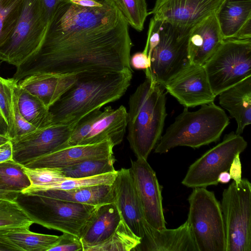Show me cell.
Segmentation results:
<instances>
[{
    "instance_id": "d6a6232c",
    "label": "cell",
    "mask_w": 251,
    "mask_h": 251,
    "mask_svg": "<svg viewBox=\"0 0 251 251\" xmlns=\"http://www.w3.org/2000/svg\"><path fill=\"white\" fill-rule=\"evenodd\" d=\"M128 25L138 31L144 29L149 13L146 0H112Z\"/></svg>"
},
{
    "instance_id": "bcb514c9",
    "label": "cell",
    "mask_w": 251,
    "mask_h": 251,
    "mask_svg": "<svg viewBox=\"0 0 251 251\" xmlns=\"http://www.w3.org/2000/svg\"><path fill=\"white\" fill-rule=\"evenodd\" d=\"M231 179L230 174L228 171H224L221 172L218 177V181L222 183H227Z\"/></svg>"
},
{
    "instance_id": "4fadbf2b",
    "label": "cell",
    "mask_w": 251,
    "mask_h": 251,
    "mask_svg": "<svg viewBox=\"0 0 251 251\" xmlns=\"http://www.w3.org/2000/svg\"><path fill=\"white\" fill-rule=\"evenodd\" d=\"M224 0H156L149 15L172 25L181 37L209 16L215 14Z\"/></svg>"
},
{
    "instance_id": "7bdbcfd3",
    "label": "cell",
    "mask_w": 251,
    "mask_h": 251,
    "mask_svg": "<svg viewBox=\"0 0 251 251\" xmlns=\"http://www.w3.org/2000/svg\"><path fill=\"white\" fill-rule=\"evenodd\" d=\"M63 0H42L47 18L49 21L58 3Z\"/></svg>"
},
{
    "instance_id": "8d00e7d4",
    "label": "cell",
    "mask_w": 251,
    "mask_h": 251,
    "mask_svg": "<svg viewBox=\"0 0 251 251\" xmlns=\"http://www.w3.org/2000/svg\"><path fill=\"white\" fill-rule=\"evenodd\" d=\"M83 251L80 238L74 234L64 232L48 251Z\"/></svg>"
},
{
    "instance_id": "1f68e13d",
    "label": "cell",
    "mask_w": 251,
    "mask_h": 251,
    "mask_svg": "<svg viewBox=\"0 0 251 251\" xmlns=\"http://www.w3.org/2000/svg\"><path fill=\"white\" fill-rule=\"evenodd\" d=\"M18 83L13 78L0 76V112L8 127V137L10 140L15 137L14 101L15 88Z\"/></svg>"
},
{
    "instance_id": "5b68a950",
    "label": "cell",
    "mask_w": 251,
    "mask_h": 251,
    "mask_svg": "<svg viewBox=\"0 0 251 251\" xmlns=\"http://www.w3.org/2000/svg\"><path fill=\"white\" fill-rule=\"evenodd\" d=\"M15 201L33 223L79 237L98 206L22 192Z\"/></svg>"
},
{
    "instance_id": "e0dca14e",
    "label": "cell",
    "mask_w": 251,
    "mask_h": 251,
    "mask_svg": "<svg viewBox=\"0 0 251 251\" xmlns=\"http://www.w3.org/2000/svg\"><path fill=\"white\" fill-rule=\"evenodd\" d=\"M112 186L114 203L122 219L136 236L141 238L146 221L129 169L122 168L117 171Z\"/></svg>"
},
{
    "instance_id": "8fae6325",
    "label": "cell",
    "mask_w": 251,
    "mask_h": 251,
    "mask_svg": "<svg viewBox=\"0 0 251 251\" xmlns=\"http://www.w3.org/2000/svg\"><path fill=\"white\" fill-rule=\"evenodd\" d=\"M188 36L181 37L170 24L161 22L160 41L153 50L146 78L164 87L190 65L188 57Z\"/></svg>"
},
{
    "instance_id": "ee69618b",
    "label": "cell",
    "mask_w": 251,
    "mask_h": 251,
    "mask_svg": "<svg viewBox=\"0 0 251 251\" xmlns=\"http://www.w3.org/2000/svg\"><path fill=\"white\" fill-rule=\"evenodd\" d=\"M71 2L83 7H97L102 5L103 0H69Z\"/></svg>"
},
{
    "instance_id": "74e56055",
    "label": "cell",
    "mask_w": 251,
    "mask_h": 251,
    "mask_svg": "<svg viewBox=\"0 0 251 251\" xmlns=\"http://www.w3.org/2000/svg\"><path fill=\"white\" fill-rule=\"evenodd\" d=\"M14 119L15 128V137L13 140H11V141H17L37 129L34 126L27 122L20 113L17 105L15 88L14 101Z\"/></svg>"
},
{
    "instance_id": "cb8c5ba5",
    "label": "cell",
    "mask_w": 251,
    "mask_h": 251,
    "mask_svg": "<svg viewBox=\"0 0 251 251\" xmlns=\"http://www.w3.org/2000/svg\"><path fill=\"white\" fill-rule=\"evenodd\" d=\"M219 104L236 121L235 133L240 135L251 123V76L222 92Z\"/></svg>"
},
{
    "instance_id": "83f0119b",
    "label": "cell",
    "mask_w": 251,
    "mask_h": 251,
    "mask_svg": "<svg viewBox=\"0 0 251 251\" xmlns=\"http://www.w3.org/2000/svg\"><path fill=\"white\" fill-rule=\"evenodd\" d=\"M113 155L104 158L88 159L61 168L66 178H75L97 176L116 171Z\"/></svg>"
},
{
    "instance_id": "ba28073f",
    "label": "cell",
    "mask_w": 251,
    "mask_h": 251,
    "mask_svg": "<svg viewBox=\"0 0 251 251\" xmlns=\"http://www.w3.org/2000/svg\"><path fill=\"white\" fill-rule=\"evenodd\" d=\"M48 23L42 0H25L14 30L0 47V60L18 66L38 49Z\"/></svg>"
},
{
    "instance_id": "f6af8a7d",
    "label": "cell",
    "mask_w": 251,
    "mask_h": 251,
    "mask_svg": "<svg viewBox=\"0 0 251 251\" xmlns=\"http://www.w3.org/2000/svg\"><path fill=\"white\" fill-rule=\"evenodd\" d=\"M0 135L8 137L7 124L0 112Z\"/></svg>"
},
{
    "instance_id": "52a82bcc",
    "label": "cell",
    "mask_w": 251,
    "mask_h": 251,
    "mask_svg": "<svg viewBox=\"0 0 251 251\" xmlns=\"http://www.w3.org/2000/svg\"><path fill=\"white\" fill-rule=\"evenodd\" d=\"M216 97L251 76V39H228L203 65Z\"/></svg>"
},
{
    "instance_id": "f1b7e54d",
    "label": "cell",
    "mask_w": 251,
    "mask_h": 251,
    "mask_svg": "<svg viewBox=\"0 0 251 251\" xmlns=\"http://www.w3.org/2000/svg\"><path fill=\"white\" fill-rule=\"evenodd\" d=\"M141 238L136 236L122 219L112 235L100 245L88 251H130L140 243Z\"/></svg>"
},
{
    "instance_id": "5bb4252c",
    "label": "cell",
    "mask_w": 251,
    "mask_h": 251,
    "mask_svg": "<svg viewBox=\"0 0 251 251\" xmlns=\"http://www.w3.org/2000/svg\"><path fill=\"white\" fill-rule=\"evenodd\" d=\"M76 123L51 124L37 129L17 141H11L13 160L24 165L39 157L68 147Z\"/></svg>"
},
{
    "instance_id": "9a60e30c",
    "label": "cell",
    "mask_w": 251,
    "mask_h": 251,
    "mask_svg": "<svg viewBox=\"0 0 251 251\" xmlns=\"http://www.w3.org/2000/svg\"><path fill=\"white\" fill-rule=\"evenodd\" d=\"M137 158L129 168L146 222L153 227H166L161 186L155 172L147 161Z\"/></svg>"
},
{
    "instance_id": "277c9868",
    "label": "cell",
    "mask_w": 251,
    "mask_h": 251,
    "mask_svg": "<svg viewBox=\"0 0 251 251\" xmlns=\"http://www.w3.org/2000/svg\"><path fill=\"white\" fill-rule=\"evenodd\" d=\"M191 112L185 107L161 136L154 152L165 153L178 146L199 148L218 141L229 120L225 111L214 102Z\"/></svg>"
},
{
    "instance_id": "7a4b0ae2",
    "label": "cell",
    "mask_w": 251,
    "mask_h": 251,
    "mask_svg": "<svg viewBox=\"0 0 251 251\" xmlns=\"http://www.w3.org/2000/svg\"><path fill=\"white\" fill-rule=\"evenodd\" d=\"M133 71L86 72L49 108L51 124L76 123L90 112L120 99L130 85Z\"/></svg>"
},
{
    "instance_id": "d4e9b609",
    "label": "cell",
    "mask_w": 251,
    "mask_h": 251,
    "mask_svg": "<svg viewBox=\"0 0 251 251\" xmlns=\"http://www.w3.org/2000/svg\"><path fill=\"white\" fill-rule=\"evenodd\" d=\"M59 236L35 233L29 228L0 229V242L9 251H48Z\"/></svg>"
},
{
    "instance_id": "f35d334b",
    "label": "cell",
    "mask_w": 251,
    "mask_h": 251,
    "mask_svg": "<svg viewBox=\"0 0 251 251\" xmlns=\"http://www.w3.org/2000/svg\"><path fill=\"white\" fill-rule=\"evenodd\" d=\"M148 48L145 47L142 52H137L130 58L131 67L136 70H148L151 66V59L148 56Z\"/></svg>"
},
{
    "instance_id": "d590c367",
    "label": "cell",
    "mask_w": 251,
    "mask_h": 251,
    "mask_svg": "<svg viewBox=\"0 0 251 251\" xmlns=\"http://www.w3.org/2000/svg\"><path fill=\"white\" fill-rule=\"evenodd\" d=\"M22 166L31 182L30 187L47 186L66 178L61 168H29L23 165Z\"/></svg>"
},
{
    "instance_id": "836d02e7",
    "label": "cell",
    "mask_w": 251,
    "mask_h": 251,
    "mask_svg": "<svg viewBox=\"0 0 251 251\" xmlns=\"http://www.w3.org/2000/svg\"><path fill=\"white\" fill-rule=\"evenodd\" d=\"M33 222L15 201L0 199V229L29 228Z\"/></svg>"
},
{
    "instance_id": "4316f807",
    "label": "cell",
    "mask_w": 251,
    "mask_h": 251,
    "mask_svg": "<svg viewBox=\"0 0 251 251\" xmlns=\"http://www.w3.org/2000/svg\"><path fill=\"white\" fill-rule=\"evenodd\" d=\"M17 105L23 117L37 129L51 125L49 108L36 97L20 87H15Z\"/></svg>"
},
{
    "instance_id": "ab89813d",
    "label": "cell",
    "mask_w": 251,
    "mask_h": 251,
    "mask_svg": "<svg viewBox=\"0 0 251 251\" xmlns=\"http://www.w3.org/2000/svg\"><path fill=\"white\" fill-rule=\"evenodd\" d=\"M240 154L239 153L236 154L228 171L231 179H232L237 185L240 183L242 179V165Z\"/></svg>"
},
{
    "instance_id": "603a6c76",
    "label": "cell",
    "mask_w": 251,
    "mask_h": 251,
    "mask_svg": "<svg viewBox=\"0 0 251 251\" xmlns=\"http://www.w3.org/2000/svg\"><path fill=\"white\" fill-rule=\"evenodd\" d=\"M76 75L35 74L25 77L18 84L49 108L74 84Z\"/></svg>"
},
{
    "instance_id": "e575fe53",
    "label": "cell",
    "mask_w": 251,
    "mask_h": 251,
    "mask_svg": "<svg viewBox=\"0 0 251 251\" xmlns=\"http://www.w3.org/2000/svg\"><path fill=\"white\" fill-rule=\"evenodd\" d=\"M0 178L10 190L21 192L31 185L22 164L13 160L0 163Z\"/></svg>"
},
{
    "instance_id": "b9f144b4",
    "label": "cell",
    "mask_w": 251,
    "mask_h": 251,
    "mask_svg": "<svg viewBox=\"0 0 251 251\" xmlns=\"http://www.w3.org/2000/svg\"><path fill=\"white\" fill-rule=\"evenodd\" d=\"M19 193L10 190L0 178V199L15 201Z\"/></svg>"
},
{
    "instance_id": "f546056e",
    "label": "cell",
    "mask_w": 251,
    "mask_h": 251,
    "mask_svg": "<svg viewBox=\"0 0 251 251\" xmlns=\"http://www.w3.org/2000/svg\"><path fill=\"white\" fill-rule=\"evenodd\" d=\"M116 174L117 171L114 172L89 177L75 178H66L63 180L59 181L47 186H29L21 192L30 193L36 191L46 190H68L93 185L102 184L112 185L115 180Z\"/></svg>"
},
{
    "instance_id": "7c38bea8",
    "label": "cell",
    "mask_w": 251,
    "mask_h": 251,
    "mask_svg": "<svg viewBox=\"0 0 251 251\" xmlns=\"http://www.w3.org/2000/svg\"><path fill=\"white\" fill-rule=\"evenodd\" d=\"M127 111L124 105L96 109L75 125L69 146L91 145L109 140L114 146L123 141L127 128Z\"/></svg>"
},
{
    "instance_id": "ac0fdd59",
    "label": "cell",
    "mask_w": 251,
    "mask_h": 251,
    "mask_svg": "<svg viewBox=\"0 0 251 251\" xmlns=\"http://www.w3.org/2000/svg\"><path fill=\"white\" fill-rule=\"evenodd\" d=\"M136 251H198L186 221L174 229H158L147 222Z\"/></svg>"
},
{
    "instance_id": "60d3db41",
    "label": "cell",
    "mask_w": 251,
    "mask_h": 251,
    "mask_svg": "<svg viewBox=\"0 0 251 251\" xmlns=\"http://www.w3.org/2000/svg\"><path fill=\"white\" fill-rule=\"evenodd\" d=\"M13 159V148L11 140L0 145V163Z\"/></svg>"
},
{
    "instance_id": "44dd1931",
    "label": "cell",
    "mask_w": 251,
    "mask_h": 251,
    "mask_svg": "<svg viewBox=\"0 0 251 251\" xmlns=\"http://www.w3.org/2000/svg\"><path fill=\"white\" fill-rule=\"evenodd\" d=\"M215 15L224 40L251 39V0H224Z\"/></svg>"
},
{
    "instance_id": "484cf974",
    "label": "cell",
    "mask_w": 251,
    "mask_h": 251,
    "mask_svg": "<svg viewBox=\"0 0 251 251\" xmlns=\"http://www.w3.org/2000/svg\"><path fill=\"white\" fill-rule=\"evenodd\" d=\"M30 193L95 206L115 202L112 184L93 185L68 190H46Z\"/></svg>"
},
{
    "instance_id": "6da1fadb",
    "label": "cell",
    "mask_w": 251,
    "mask_h": 251,
    "mask_svg": "<svg viewBox=\"0 0 251 251\" xmlns=\"http://www.w3.org/2000/svg\"><path fill=\"white\" fill-rule=\"evenodd\" d=\"M128 24L112 0L83 7L63 0L38 49L16 68L17 82L35 74L77 75L132 71Z\"/></svg>"
},
{
    "instance_id": "9c48e42d",
    "label": "cell",
    "mask_w": 251,
    "mask_h": 251,
    "mask_svg": "<svg viewBox=\"0 0 251 251\" xmlns=\"http://www.w3.org/2000/svg\"><path fill=\"white\" fill-rule=\"evenodd\" d=\"M221 207L226 251H251V184L243 178L233 182L222 194Z\"/></svg>"
},
{
    "instance_id": "c3c4849f",
    "label": "cell",
    "mask_w": 251,
    "mask_h": 251,
    "mask_svg": "<svg viewBox=\"0 0 251 251\" xmlns=\"http://www.w3.org/2000/svg\"><path fill=\"white\" fill-rule=\"evenodd\" d=\"M0 251H9L7 248L0 242Z\"/></svg>"
},
{
    "instance_id": "7402d4cb",
    "label": "cell",
    "mask_w": 251,
    "mask_h": 251,
    "mask_svg": "<svg viewBox=\"0 0 251 251\" xmlns=\"http://www.w3.org/2000/svg\"><path fill=\"white\" fill-rule=\"evenodd\" d=\"M121 220L115 203L98 206L83 227L79 236L83 251H88L107 240Z\"/></svg>"
},
{
    "instance_id": "3957f363",
    "label": "cell",
    "mask_w": 251,
    "mask_h": 251,
    "mask_svg": "<svg viewBox=\"0 0 251 251\" xmlns=\"http://www.w3.org/2000/svg\"><path fill=\"white\" fill-rule=\"evenodd\" d=\"M164 88L146 78L130 96L127 139L137 158L147 160L161 137L167 116Z\"/></svg>"
},
{
    "instance_id": "4dcf8cb0",
    "label": "cell",
    "mask_w": 251,
    "mask_h": 251,
    "mask_svg": "<svg viewBox=\"0 0 251 251\" xmlns=\"http://www.w3.org/2000/svg\"><path fill=\"white\" fill-rule=\"evenodd\" d=\"M25 0H0V47L10 36L22 13Z\"/></svg>"
},
{
    "instance_id": "8992f818",
    "label": "cell",
    "mask_w": 251,
    "mask_h": 251,
    "mask_svg": "<svg viewBox=\"0 0 251 251\" xmlns=\"http://www.w3.org/2000/svg\"><path fill=\"white\" fill-rule=\"evenodd\" d=\"M188 218L198 251H226V237L221 203L214 192L193 188L188 198Z\"/></svg>"
},
{
    "instance_id": "2e32d148",
    "label": "cell",
    "mask_w": 251,
    "mask_h": 251,
    "mask_svg": "<svg viewBox=\"0 0 251 251\" xmlns=\"http://www.w3.org/2000/svg\"><path fill=\"white\" fill-rule=\"evenodd\" d=\"M164 87L186 108L214 102L216 98L203 66L189 65Z\"/></svg>"
},
{
    "instance_id": "7dc6e473",
    "label": "cell",
    "mask_w": 251,
    "mask_h": 251,
    "mask_svg": "<svg viewBox=\"0 0 251 251\" xmlns=\"http://www.w3.org/2000/svg\"><path fill=\"white\" fill-rule=\"evenodd\" d=\"M10 140L7 136L0 135V145Z\"/></svg>"
},
{
    "instance_id": "30bf717a",
    "label": "cell",
    "mask_w": 251,
    "mask_h": 251,
    "mask_svg": "<svg viewBox=\"0 0 251 251\" xmlns=\"http://www.w3.org/2000/svg\"><path fill=\"white\" fill-rule=\"evenodd\" d=\"M247 145L242 136L233 131L226 134L221 142L189 166L182 184L192 188L217 185L219 174L229 171L236 154L244 151Z\"/></svg>"
},
{
    "instance_id": "d6986e66",
    "label": "cell",
    "mask_w": 251,
    "mask_h": 251,
    "mask_svg": "<svg viewBox=\"0 0 251 251\" xmlns=\"http://www.w3.org/2000/svg\"><path fill=\"white\" fill-rule=\"evenodd\" d=\"M114 147L109 140L91 145L70 146L39 157L23 166L29 168H62L88 159L110 156L113 155Z\"/></svg>"
},
{
    "instance_id": "ffe728a7",
    "label": "cell",
    "mask_w": 251,
    "mask_h": 251,
    "mask_svg": "<svg viewBox=\"0 0 251 251\" xmlns=\"http://www.w3.org/2000/svg\"><path fill=\"white\" fill-rule=\"evenodd\" d=\"M224 41L215 14L194 26L188 36L190 65L203 66Z\"/></svg>"
}]
</instances>
